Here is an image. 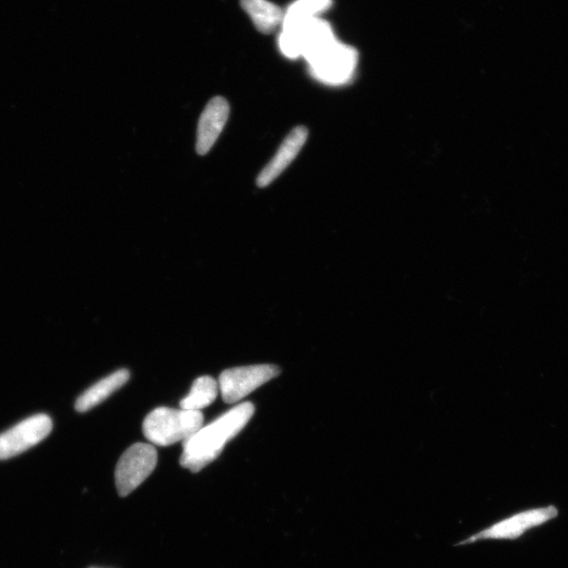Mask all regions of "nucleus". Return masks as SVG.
Listing matches in <instances>:
<instances>
[{"label": "nucleus", "mask_w": 568, "mask_h": 568, "mask_svg": "<svg viewBox=\"0 0 568 568\" xmlns=\"http://www.w3.org/2000/svg\"><path fill=\"white\" fill-rule=\"evenodd\" d=\"M254 413V404L245 402L212 423L202 426L194 435L182 442L184 446V452L180 457L182 468L192 473L205 469L219 457L227 443L246 428Z\"/></svg>", "instance_id": "1"}, {"label": "nucleus", "mask_w": 568, "mask_h": 568, "mask_svg": "<svg viewBox=\"0 0 568 568\" xmlns=\"http://www.w3.org/2000/svg\"><path fill=\"white\" fill-rule=\"evenodd\" d=\"M204 421L200 411L157 408L146 417L142 430L153 444L169 446L189 439L202 428Z\"/></svg>", "instance_id": "2"}, {"label": "nucleus", "mask_w": 568, "mask_h": 568, "mask_svg": "<svg viewBox=\"0 0 568 568\" xmlns=\"http://www.w3.org/2000/svg\"><path fill=\"white\" fill-rule=\"evenodd\" d=\"M559 509L555 505L537 507L504 518L486 529L460 541L457 546L490 540H517L537 527L555 520Z\"/></svg>", "instance_id": "3"}, {"label": "nucleus", "mask_w": 568, "mask_h": 568, "mask_svg": "<svg viewBox=\"0 0 568 568\" xmlns=\"http://www.w3.org/2000/svg\"><path fill=\"white\" fill-rule=\"evenodd\" d=\"M312 74L323 83L342 85L352 79L358 64V53L338 40L324 47L308 60Z\"/></svg>", "instance_id": "4"}, {"label": "nucleus", "mask_w": 568, "mask_h": 568, "mask_svg": "<svg viewBox=\"0 0 568 568\" xmlns=\"http://www.w3.org/2000/svg\"><path fill=\"white\" fill-rule=\"evenodd\" d=\"M158 460L152 444L135 443L120 457L115 471L117 492L126 497L153 473Z\"/></svg>", "instance_id": "5"}, {"label": "nucleus", "mask_w": 568, "mask_h": 568, "mask_svg": "<svg viewBox=\"0 0 568 568\" xmlns=\"http://www.w3.org/2000/svg\"><path fill=\"white\" fill-rule=\"evenodd\" d=\"M280 369L273 364L249 365L226 370L219 376L218 384L222 400L236 403L250 395L261 385L278 377Z\"/></svg>", "instance_id": "6"}, {"label": "nucleus", "mask_w": 568, "mask_h": 568, "mask_svg": "<svg viewBox=\"0 0 568 568\" xmlns=\"http://www.w3.org/2000/svg\"><path fill=\"white\" fill-rule=\"evenodd\" d=\"M52 419L39 414L19 422L12 429L0 434V460L11 459L25 453L52 432Z\"/></svg>", "instance_id": "7"}, {"label": "nucleus", "mask_w": 568, "mask_h": 568, "mask_svg": "<svg viewBox=\"0 0 568 568\" xmlns=\"http://www.w3.org/2000/svg\"><path fill=\"white\" fill-rule=\"evenodd\" d=\"M229 114L230 106L225 98L214 97L210 100L199 119L196 142V150L199 155H206L213 148L227 124Z\"/></svg>", "instance_id": "8"}, {"label": "nucleus", "mask_w": 568, "mask_h": 568, "mask_svg": "<svg viewBox=\"0 0 568 568\" xmlns=\"http://www.w3.org/2000/svg\"><path fill=\"white\" fill-rule=\"evenodd\" d=\"M308 134L309 132L306 128L297 127L284 139L275 157L259 174L257 178L259 188H266L271 185L292 164L303 145L306 144Z\"/></svg>", "instance_id": "9"}, {"label": "nucleus", "mask_w": 568, "mask_h": 568, "mask_svg": "<svg viewBox=\"0 0 568 568\" xmlns=\"http://www.w3.org/2000/svg\"><path fill=\"white\" fill-rule=\"evenodd\" d=\"M130 379V372L121 369L109 375L103 380L98 381L90 389L81 394L75 404V409L79 413H86L101 402H104L114 392L123 388Z\"/></svg>", "instance_id": "10"}, {"label": "nucleus", "mask_w": 568, "mask_h": 568, "mask_svg": "<svg viewBox=\"0 0 568 568\" xmlns=\"http://www.w3.org/2000/svg\"><path fill=\"white\" fill-rule=\"evenodd\" d=\"M241 5L261 33L270 34L282 24L283 13L268 0H241Z\"/></svg>", "instance_id": "11"}, {"label": "nucleus", "mask_w": 568, "mask_h": 568, "mask_svg": "<svg viewBox=\"0 0 568 568\" xmlns=\"http://www.w3.org/2000/svg\"><path fill=\"white\" fill-rule=\"evenodd\" d=\"M219 393V384L211 376L197 378L192 385L189 395L180 401L182 410H204L216 400Z\"/></svg>", "instance_id": "12"}, {"label": "nucleus", "mask_w": 568, "mask_h": 568, "mask_svg": "<svg viewBox=\"0 0 568 568\" xmlns=\"http://www.w3.org/2000/svg\"><path fill=\"white\" fill-rule=\"evenodd\" d=\"M333 5L332 0H296L284 16L292 18H316L327 12Z\"/></svg>", "instance_id": "13"}]
</instances>
